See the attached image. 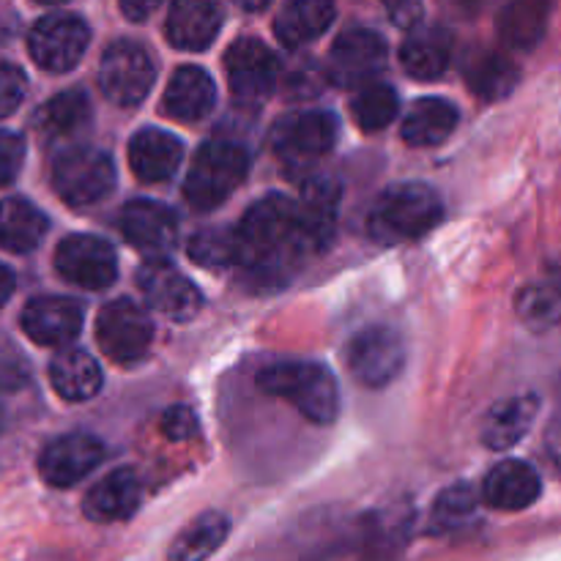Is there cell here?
Returning <instances> with one entry per match:
<instances>
[{"mask_svg":"<svg viewBox=\"0 0 561 561\" xmlns=\"http://www.w3.org/2000/svg\"><path fill=\"white\" fill-rule=\"evenodd\" d=\"M477 507H480V499H477L474 488L471 485H453L436 499L433 504L431 524L433 531H455L469 526L477 518Z\"/></svg>","mask_w":561,"mask_h":561,"instance_id":"cell-35","label":"cell"},{"mask_svg":"<svg viewBox=\"0 0 561 561\" xmlns=\"http://www.w3.org/2000/svg\"><path fill=\"white\" fill-rule=\"evenodd\" d=\"M181 159H184V146L170 131L148 126L135 131L129 140V168L146 184H162L173 179Z\"/></svg>","mask_w":561,"mask_h":561,"instance_id":"cell-20","label":"cell"},{"mask_svg":"<svg viewBox=\"0 0 561 561\" xmlns=\"http://www.w3.org/2000/svg\"><path fill=\"white\" fill-rule=\"evenodd\" d=\"M537 411H540V398L531 392L502 400L488 411L482 422V444L488 449H513L531 431Z\"/></svg>","mask_w":561,"mask_h":561,"instance_id":"cell-24","label":"cell"},{"mask_svg":"<svg viewBox=\"0 0 561 561\" xmlns=\"http://www.w3.org/2000/svg\"><path fill=\"white\" fill-rule=\"evenodd\" d=\"M96 340L115 365H137L153 343V321L129 299H115L96 318Z\"/></svg>","mask_w":561,"mask_h":561,"instance_id":"cell-8","label":"cell"},{"mask_svg":"<svg viewBox=\"0 0 561 561\" xmlns=\"http://www.w3.org/2000/svg\"><path fill=\"white\" fill-rule=\"evenodd\" d=\"M499 31L510 47L531 49L546 31V5L540 3H515L502 11Z\"/></svg>","mask_w":561,"mask_h":561,"instance_id":"cell-34","label":"cell"},{"mask_svg":"<svg viewBox=\"0 0 561 561\" xmlns=\"http://www.w3.org/2000/svg\"><path fill=\"white\" fill-rule=\"evenodd\" d=\"M142 499L140 477L135 469H115L102 477L82 499L85 518L93 524H115L137 513Z\"/></svg>","mask_w":561,"mask_h":561,"instance_id":"cell-19","label":"cell"},{"mask_svg":"<svg viewBox=\"0 0 561 561\" xmlns=\"http://www.w3.org/2000/svg\"><path fill=\"white\" fill-rule=\"evenodd\" d=\"M11 294H14V272L0 263V307L11 299Z\"/></svg>","mask_w":561,"mask_h":561,"instance_id":"cell-41","label":"cell"},{"mask_svg":"<svg viewBox=\"0 0 561 561\" xmlns=\"http://www.w3.org/2000/svg\"><path fill=\"white\" fill-rule=\"evenodd\" d=\"M118 228L135 250L146 255H168L179 241V217L157 201H129L118 214Z\"/></svg>","mask_w":561,"mask_h":561,"instance_id":"cell-16","label":"cell"},{"mask_svg":"<svg viewBox=\"0 0 561 561\" xmlns=\"http://www.w3.org/2000/svg\"><path fill=\"white\" fill-rule=\"evenodd\" d=\"M340 121L329 110H305V113H290L274 126L272 146L279 159H285L294 168H307L323 153H329L337 142Z\"/></svg>","mask_w":561,"mask_h":561,"instance_id":"cell-9","label":"cell"},{"mask_svg":"<svg viewBox=\"0 0 561 561\" xmlns=\"http://www.w3.org/2000/svg\"><path fill=\"white\" fill-rule=\"evenodd\" d=\"M214 102H217V88H214L211 75L201 66H181L168 82L162 113L179 124H195L211 113Z\"/></svg>","mask_w":561,"mask_h":561,"instance_id":"cell-21","label":"cell"},{"mask_svg":"<svg viewBox=\"0 0 561 561\" xmlns=\"http://www.w3.org/2000/svg\"><path fill=\"white\" fill-rule=\"evenodd\" d=\"M190 257L201 266H239L241 250H239V236H236V228H208L201 230L190 239V247H186Z\"/></svg>","mask_w":561,"mask_h":561,"instance_id":"cell-33","label":"cell"},{"mask_svg":"<svg viewBox=\"0 0 561 561\" xmlns=\"http://www.w3.org/2000/svg\"><path fill=\"white\" fill-rule=\"evenodd\" d=\"M49 219L42 208L25 197H3L0 201V247L16 255L33 252L44 241Z\"/></svg>","mask_w":561,"mask_h":561,"instance_id":"cell-25","label":"cell"},{"mask_svg":"<svg viewBox=\"0 0 561 561\" xmlns=\"http://www.w3.org/2000/svg\"><path fill=\"white\" fill-rule=\"evenodd\" d=\"M25 162V140L22 135L0 129V186H9L20 175Z\"/></svg>","mask_w":561,"mask_h":561,"instance_id":"cell-38","label":"cell"},{"mask_svg":"<svg viewBox=\"0 0 561 561\" xmlns=\"http://www.w3.org/2000/svg\"><path fill=\"white\" fill-rule=\"evenodd\" d=\"M463 75L471 91L485 102H499V99L510 96L520 77L518 66L496 49H477L474 55H469Z\"/></svg>","mask_w":561,"mask_h":561,"instance_id":"cell-29","label":"cell"},{"mask_svg":"<svg viewBox=\"0 0 561 561\" xmlns=\"http://www.w3.org/2000/svg\"><path fill=\"white\" fill-rule=\"evenodd\" d=\"M3 422H5V411H3V405H0V431H3Z\"/></svg>","mask_w":561,"mask_h":561,"instance_id":"cell-43","label":"cell"},{"mask_svg":"<svg viewBox=\"0 0 561 561\" xmlns=\"http://www.w3.org/2000/svg\"><path fill=\"white\" fill-rule=\"evenodd\" d=\"M398 93L387 82H367L351 99V115H354L356 126L365 131H378L389 126L394 115H398Z\"/></svg>","mask_w":561,"mask_h":561,"instance_id":"cell-32","label":"cell"},{"mask_svg":"<svg viewBox=\"0 0 561 561\" xmlns=\"http://www.w3.org/2000/svg\"><path fill=\"white\" fill-rule=\"evenodd\" d=\"M25 71L16 64H11V60L0 58V118H5V115H11L20 107L22 99H25Z\"/></svg>","mask_w":561,"mask_h":561,"instance_id":"cell-37","label":"cell"},{"mask_svg":"<svg viewBox=\"0 0 561 561\" xmlns=\"http://www.w3.org/2000/svg\"><path fill=\"white\" fill-rule=\"evenodd\" d=\"M540 474L526 460H504L496 469H491V474L485 477V485H482L485 504L504 510V513H518V510L531 507L540 499Z\"/></svg>","mask_w":561,"mask_h":561,"instance_id":"cell-22","label":"cell"},{"mask_svg":"<svg viewBox=\"0 0 561 561\" xmlns=\"http://www.w3.org/2000/svg\"><path fill=\"white\" fill-rule=\"evenodd\" d=\"M82 321H85L82 305L69 296H36L22 307L20 316L27 337L49 348L71 343L80 334Z\"/></svg>","mask_w":561,"mask_h":561,"instance_id":"cell-17","label":"cell"},{"mask_svg":"<svg viewBox=\"0 0 561 561\" xmlns=\"http://www.w3.org/2000/svg\"><path fill=\"white\" fill-rule=\"evenodd\" d=\"M157 9H159V3H121V11H124V14L135 22H142L148 14H153Z\"/></svg>","mask_w":561,"mask_h":561,"instance_id":"cell-40","label":"cell"},{"mask_svg":"<svg viewBox=\"0 0 561 561\" xmlns=\"http://www.w3.org/2000/svg\"><path fill=\"white\" fill-rule=\"evenodd\" d=\"M348 367L365 387H387L405 367L403 337L389 327L362 329L348 343Z\"/></svg>","mask_w":561,"mask_h":561,"instance_id":"cell-11","label":"cell"},{"mask_svg":"<svg viewBox=\"0 0 561 561\" xmlns=\"http://www.w3.org/2000/svg\"><path fill=\"white\" fill-rule=\"evenodd\" d=\"M236 236L241 250L239 266L250 268L252 277L268 279H279V274L327 247L307 222L299 201L285 195H266L247 208Z\"/></svg>","mask_w":561,"mask_h":561,"instance_id":"cell-1","label":"cell"},{"mask_svg":"<svg viewBox=\"0 0 561 561\" xmlns=\"http://www.w3.org/2000/svg\"><path fill=\"white\" fill-rule=\"evenodd\" d=\"M225 71H228L230 93L244 104H257L272 96L277 85L279 60L261 38H239L225 53Z\"/></svg>","mask_w":561,"mask_h":561,"instance_id":"cell-14","label":"cell"},{"mask_svg":"<svg viewBox=\"0 0 561 561\" xmlns=\"http://www.w3.org/2000/svg\"><path fill=\"white\" fill-rule=\"evenodd\" d=\"M250 153L230 140H211L197 148L184 179V197L201 211L222 206L247 179Z\"/></svg>","mask_w":561,"mask_h":561,"instance_id":"cell-4","label":"cell"},{"mask_svg":"<svg viewBox=\"0 0 561 561\" xmlns=\"http://www.w3.org/2000/svg\"><path fill=\"white\" fill-rule=\"evenodd\" d=\"M444 217L436 190L416 181L387 186L370 208V236L378 244H405L436 228Z\"/></svg>","mask_w":561,"mask_h":561,"instance_id":"cell-2","label":"cell"},{"mask_svg":"<svg viewBox=\"0 0 561 561\" xmlns=\"http://www.w3.org/2000/svg\"><path fill=\"white\" fill-rule=\"evenodd\" d=\"M49 381H53L55 392L60 398L69 400V403H82V400H91L102 389L104 376L99 362L88 351L69 348L53 359Z\"/></svg>","mask_w":561,"mask_h":561,"instance_id":"cell-28","label":"cell"},{"mask_svg":"<svg viewBox=\"0 0 561 561\" xmlns=\"http://www.w3.org/2000/svg\"><path fill=\"white\" fill-rule=\"evenodd\" d=\"M518 312L529 327L535 329L553 327L559 318L557 294H553L551 288H542V285H529L526 290H520Z\"/></svg>","mask_w":561,"mask_h":561,"instance_id":"cell-36","label":"cell"},{"mask_svg":"<svg viewBox=\"0 0 561 561\" xmlns=\"http://www.w3.org/2000/svg\"><path fill=\"white\" fill-rule=\"evenodd\" d=\"M334 5L318 3V0H305V3H288L279 11L277 22H274V33L288 47H299V44L312 42L321 33L329 31L334 22Z\"/></svg>","mask_w":561,"mask_h":561,"instance_id":"cell-31","label":"cell"},{"mask_svg":"<svg viewBox=\"0 0 561 561\" xmlns=\"http://www.w3.org/2000/svg\"><path fill=\"white\" fill-rule=\"evenodd\" d=\"M389 14L394 16V22H398V25H414V20L416 16L422 14V9L420 5H403V9H389Z\"/></svg>","mask_w":561,"mask_h":561,"instance_id":"cell-42","label":"cell"},{"mask_svg":"<svg viewBox=\"0 0 561 561\" xmlns=\"http://www.w3.org/2000/svg\"><path fill=\"white\" fill-rule=\"evenodd\" d=\"M387 64V42L376 31L351 27L340 33L329 53L327 75L337 88H356L373 82Z\"/></svg>","mask_w":561,"mask_h":561,"instance_id":"cell-12","label":"cell"},{"mask_svg":"<svg viewBox=\"0 0 561 561\" xmlns=\"http://www.w3.org/2000/svg\"><path fill=\"white\" fill-rule=\"evenodd\" d=\"M453 55V36L444 27H420L400 47V64L414 80H438Z\"/></svg>","mask_w":561,"mask_h":561,"instance_id":"cell-26","label":"cell"},{"mask_svg":"<svg viewBox=\"0 0 561 561\" xmlns=\"http://www.w3.org/2000/svg\"><path fill=\"white\" fill-rule=\"evenodd\" d=\"M91 31L82 16L69 11H53L33 22L27 33V53L44 71H69L85 55Z\"/></svg>","mask_w":561,"mask_h":561,"instance_id":"cell-7","label":"cell"},{"mask_svg":"<svg viewBox=\"0 0 561 561\" xmlns=\"http://www.w3.org/2000/svg\"><path fill=\"white\" fill-rule=\"evenodd\" d=\"M104 455L107 447L93 433H66L49 442L38 455V474L49 488H75L99 469Z\"/></svg>","mask_w":561,"mask_h":561,"instance_id":"cell-15","label":"cell"},{"mask_svg":"<svg viewBox=\"0 0 561 561\" xmlns=\"http://www.w3.org/2000/svg\"><path fill=\"white\" fill-rule=\"evenodd\" d=\"M153 80H157V66L137 42L118 38L104 49L102 66H99V85L113 104L135 107L148 96Z\"/></svg>","mask_w":561,"mask_h":561,"instance_id":"cell-6","label":"cell"},{"mask_svg":"<svg viewBox=\"0 0 561 561\" xmlns=\"http://www.w3.org/2000/svg\"><path fill=\"white\" fill-rule=\"evenodd\" d=\"M159 427H162V433L170 442H186V438H192L197 433V416L186 405H173V409H168L162 414Z\"/></svg>","mask_w":561,"mask_h":561,"instance_id":"cell-39","label":"cell"},{"mask_svg":"<svg viewBox=\"0 0 561 561\" xmlns=\"http://www.w3.org/2000/svg\"><path fill=\"white\" fill-rule=\"evenodd\" d=\"M55 268L71 285L104 290L118 277V255L110 241L91 233H75L66 236L55 250Z\"/></svg>","mask_w":561,"mask_h":561,"instance_id":"cell-10","label":"cell"},{"mask_svg":"<svg viewBox=\"0 0 561 561\" xmlns=\"http://www.w3.org/2000/svg\"><path fill=\"white\" fill-rule=\"evenodd\" d=\"M458 107L447 99L427 96L411 104L403 121V140L414 148L442 146L458 126Z\"/></svg>","mask_w":561,"mask_h":561,"instance_id":"cell-27","label":"cell"},{"mask_svg":"<svg viewBox=\"0 0 561 561\" xmlns=\"http://www.w3.org/2000/svg\"><path fill=\"white\" fill-rule=\"evenodd\" d=\"M257 387L272 398L285 400L310 422L329 425L340 411L337 381L316 362H277L261 370Z\"/></svg>","mask_w":561,"mask_h":561,"instance_id":"cell-3","label":"cell"},{"mask_svg":"<svg viewBox=\"0 0 561 561\" xmlns=\"http://www.w3.org/2000/svg\"><path fill=\"white\" fill-rule=\"evenodd\" d=\"M230 535V520L222 513H203L175 535L168 561H206L222 548Z\"/></svg>","mask_w":561,"mask_h":561,"instance_id":"cell-30","label":"cell"},{"mask_svg":"<svg viewBox=\"0 0 561 561\" xmlns=\"http://www.w3.org/2000/svg\"><path fill=\"white\" fill-rule=\"evenodd\" d=\"M91 121L93 104L88 93L80 91V88H69V91L47 99L38 107L33 124H36L38 137L47 146H64V142H71L80 135H85L91 129Z\"/></svg>","mask_w":561,"mask_h":561,"instance_id":"cell-18","label":"cell"},{"mask_svg":"<svg viewBox=\"0 0 561 561\" xmlns=\"http://www.w3.org/2000/svg\"><path fill=\"white\" fill-rule=\"evenodd\" d=\"M118 170L107 151L93 146H71L53 162V186L69 206L88 208L113 195Z\"/></svg>","mask_w":561,"mask_h":561,"instance_id":"cell-5","label":"cell"},{"mask_svg":"<svg viewBox=\"0 0 561 561\" xmlns=\"http://www.w3.org/2000/svg\"><path fill=\"white\" fill-rule=\"evenodd\" d=\"M137 288L142 290L148 305L170 321H192L203 307L197 285L164 257H151L137 268Z\"/></svg>","mask_w":561,"mask_h":561,"instance_id":"cell-13","label":"cell"},{"mask_svg":"<svg viewBox=\"0 0 561 561\" xmlns=\"http://www.w3.org/2000/svg\"><path fill=\"white\" fill-rule=\"evenodd\" d=\"M219 27H222V9L206 0H179L170 5L168 22H164L170 44L190 53L206 49L217 38Z\"/></svg>","mask_w":561,"mask_h":561,"instance_id":"cell-23","label":"cell"}]
</instances>
